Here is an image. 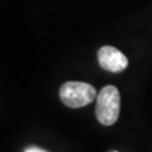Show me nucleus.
Returning <instances> with one entry per match:
<instances>
[{"instance_id":"obj_1","label":"nucleus","mask_w":152,"mask_h":152,"mask_svg":"<svg viewBox=\"0 0 152 152\" xmlns=\"http://www.w3.org/2000/svg\"><path fill=\"white\" fill-rule=\"evenodd\" d=\"M121 110V94L113 85H107L96 96L95 114L103 126H113L118 121Z\"/></svg>"},{"instance_id":"obj_2","label":"nucleus","mask_w":152,"mask_h":152,"mask_svg":"<svg viewBox=\"0 0 152 152\" xmlns=\"http://www.w3.org/2000/svg\"><path fill=\"white\" fill-rule=\"evenodd\" d=\"M98 94L93 85L81 81H67L60 89V98L69 108H83L96 99Z\"/></svg>"},{"instance_id":"obj_3","label":"nucleus","mask_w":152,"mask_h":152,"mask_svg":"<svg viewBox=\"0 0 152 152\" xmlns=\"http://www.w3.org/2000/svg\"><path fill=\"white\" fill-rule=\"evenodd\" d=\"M99 65L109 72H121L128 66V58L119 50L112 46H104L98 51Z\"/></svg>"},{"instance_id":"obj_4","label":"nucleus","mask_w":152,"mask_h":152,"mask_svg":"<svg viewBox=\"0 0 152 152\" xmlns=\"http://www.w3.org/2000/svg\"><path fill=\"white\" fill-rule=\"evenodd\" d=\"M26 152H46V151L41 150V148H37V147H31V148L26 150Z\"/></svg>"}]
</instances>
